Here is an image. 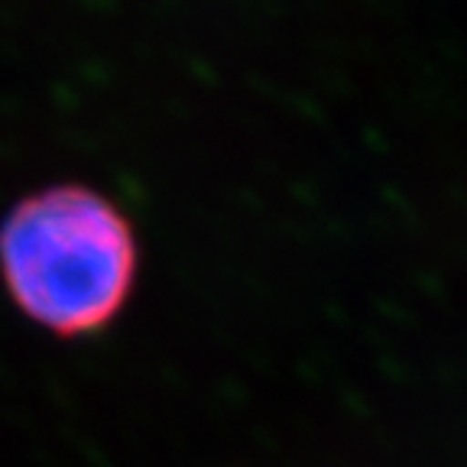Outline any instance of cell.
Here are the masks:
<instances>
[{
  "label": "cell",
  "instance_id": "cell-1",
  "mask_svg": "<svg viewBox=\"0 0 467 467\" xmlns=\"http://www.w3.org/2000/svg\"><path fill=\"white\" fill-rule=\"evenodd\" d=\"M137 279V227L91 185H43L0 218V285L46 335L75 341L108 331L130 306Z\"/></svg>",
  "mask_w": 467,
  "mask_h": 467
}]
</instances>
